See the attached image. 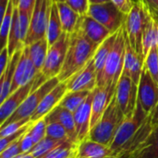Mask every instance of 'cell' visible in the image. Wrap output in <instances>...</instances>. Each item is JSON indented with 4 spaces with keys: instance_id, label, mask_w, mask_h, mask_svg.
I'll return each instance as SVG.
<instances>
[{
    "instance_id": "cell-2",
    "label": "cell",
    "mask_w": 158,
    "mask_h": 158,
    "mask_svg": "<svg viewBox=\"0 0 158 158\" xmlns=\"http://www.w3.org/2000/svg\"><path fill=\"white\" fill-rule=\"evenodd\" d=\"M125 118L114 94L100 120L91 129L89 139L110 147Z\"/></svg>"
},
{
    "instance_id": "cell-42",
    "label": "cell",
    "mask_w": 158,
    "mask_h": 158,
    "mask_svg": "<svg viewBox=\"0 0 158 158\" xmlns=\"http://www.w3.org/2000/svg\"><path fill=\"white\" fill-rule=\"evenodd\" d=\"M10 58L11 57L9 56L7 46L1 49V53H0V76L5 72V70H6V69L9 63Z\"/></svg>"
},
{
    "instance_id": "cell-43",
    "label": "cell",
    "mask_w": 158,
    "mask_h": 158,
    "mask_svg": "<svg viewBox=\"0 0 158 158\" xmlns=\"http://www.w3.org/2000/svg\"><path fill=\"white\" fill-rule=\"evenodd\" d=\"M151 16L158 22V0H143Z\"/></svg>"
},
{
    "instance_id": "cell-49",
    "label": "cell",
    "mask_w": 158,
    "mask_h": 158,
    "mask_svg": "<svg viewBox=\"0 0 158 158\" xmlns=\"http://www.w3.org/2000/svg\"><path fill=\"white\" fill-rule=\"evenodd\" d=\"M132 1H133V2H134V1H136V0H132Z\"/></svg>"
},
{
    "instance_id": "cell-15",
    "label": "cell",
    "mask_w": 158,
    "mask_h": 158,
    "mask_svg": "<svg viewBox=\"0 0 158 158\" xmlns=\"http://www.w3.org/2000/svg\"><path fill=\"white\" fill-rule=\"evenodd\" d=\"M35 78L28 84L19 88L12 94H10L6 99L0 104V122L1 125L20 106L23 101L32 92L34 86Z\"/></svg>"
},
{
    "instance_id": "cell-23",
    "label": "cell",
    "mask_w": 158,
    "mask_h": 158,
    "mask_svg": "<svg viewBox=\"0 0 158 158\" xmlns=\"http://www.w3.org/2000/svg\"><path fill=\"white\" fill-rule=\"evenodd\" d=\"M118 31L111 34L109 37H107L97 48L94 56V67H95V70H96V74H97V81L100 80L102 74H103V71H104V69H105V66H106V60H107V57L114 46V44H115V41H116V38H117V35H118Z\"/></svg>"
},
{
    "instance_id": "cell-44",
    "label": "cell",
    "mask_w": 158,
    "mask_h": 158,
    "mask_svg": "<svg viewBox=\"0 0 158 158\" xmlns=\"http://www.w3.org/2000/svg\"><path fill=\"white\" fill-rule=\"evenodd\" d=\"M36 0H19L18 8L21 11H25L31 16Z\"/></svg>"
},
{
    "instance_id": "cell-31",
    "label": "cell",
    "mask_w": 158,
    "mask_h": 158,
    "mask_svg": "<svg viewBox=\"0 0 158 158\" xmlns=\"http://www.w3.org/2000/svg\"><path fill=\"white\" fill-rule=\"evenodd\" d=\"M77 144L68 141L40 158H73L76 156Z\"/></svg>"
},
{
    "instance_id": "cell-13",
    "label": "cell",
    "mask_w": 158,
    "mask_h": 158,
    "mask_svg": "<svg viewBox=\"0 0 158 158\" xmlns=\"http://www.w3.org/2000/svg\"><path fill=\"white\" fill-rule=\"evenodd\" d=\"M66 83L68 92H93L95 90L97 87V74L94 59H92L82 69L70 77Z\"/></svg>"
},
{
    "instance_id": "cell-18",
    "label": "cell",
    "mask_w": 158,
    "mask_h": 158,
    "mask_svg": "<svg viewBox=\"0 0 158 158\" xmlns=\"http://www.w3.org/2000/svg\"><path fill=\"white\" fill-rule=\"evenodd\" d=\"M78 25L85 36L97 45H100L107 37L113 34L104 25L88 15L81 16Z\"/></svg>"
},
{
    "instance_id": "cell-50",
    "label": "cell",
    "mask_w": 158,
    "mask_h": 158,
    "mask_svg": "<svg viewBox=\"0 0 158 158\" xmlns=\"http://www.w3.org/2000/svg\"><path fill=\"white\" fill-rule=\"evenodd\" d=\"M73 158H75V157H73Z\"/></svg>"
},
{
    "instance_id": "cell-32",
    "label": "cell",
    "mask_w": 158,
    "mask_h": 158,
    "mask_svg": "<svg viewBox=\"0 0 158 158\" xmlns=\"http://www.w3.org/2000/svg\"><path fill=\"white\" fill-rule=\"evenodd\" d=\"M66 142H68V141H66ZM64 143L65 142L56 141V140H53V139H50L48 137H45L41 142L36 143L33 146V148L31 150L30 153L35 158H40L44 156L48 152L52 151L53 149L56 148L57 146L61 145Z\"/></svg>"
},
{
    "instance_id": "cell-22",
    "label": "cell",
    "mask_w": 158,
    "mask_h": 158,
    "mask_svg": "<svg viewBox=\"0 0 158 158\" xmlns=\"http://www.w3.org/2000/svg\"><path fill=\"white\" fill-rule=\"evenodd\" d=\"M22 50L23 49L17 51L11 56V58L9 60V63H8L5 72L0 76V84H1V88H0V104L3 103L6 99V97L10 94L15 71H16L19 60L20 58Z\"/></svg>"
},
{
    "instance_id": "cell-12",
    "label": "cell",
    "mask_w": 158,
    "mask_h": 158,
    "mask_svg": "<svg viewBox=\"0 0 158 158\" xmlns=\"http://www.w3.org/2000/svg\"><path fill=\"white\" fill-rule=\"evenodd\" d=\"M138 102L146 115H149L158 104V83L144 68L138 85Z\"/></svg>"
},
{
    "instance_id": "cell-9",
    "label": "cell",
    "mask_w": 158,
    "mask_h": 158,
    "mask_svg": "<svg viewBox=\"0 0 158 158\" xmlns=\"http://www.w3.org/2000/svg\"><path fill=\"white\" fill-rule=\"evenodd\" d=\"M31 16L25 11L14 7L12 24L8 35L7 49L11 57L17 51L25 47V41L28 35Z\"/></svg>"
},
{
    "instance_id": "cell-6",
    "label": "cell",
    "mask_w": 158,
    "mask_h": 158,
    "mask_svg": "<svg viewBox=\"0 0 158 158\" xmlns=\"http://www.w3.org/2000/svg\"><path fill=\"white\" fill-rule=\"evenodd\" d=\"M148 115L145 114L141 104L137 101L135 112L131 116L125 118L116 134L112 144L110 145V148L114 151L118 157L122 158L121 154L123 149L140 131Z\"/></svg>"
},
{
    "instance_id": "cell-37",
    "label": "cell",
    "mask_w": 158,
    "mask_h": 158,
    "mask_svg": "<svg viewBox=\"0 0 158 158\" xmlns=\"http://www.w3.org/2000/svg\"><path fill=\"white\" fill-rule=\"evenodd\" d=\"M33 122H30L29 124H27L26 126H24L21 130H19V131H17L14 134H11L7 137H3L0 139V152H2L3 150H5L9 144H11L12 143H14L15 141H17L18 139H19L31 126Z\"/></svg>"
},
{
    "instance_id": "cell-8",
    "label": "cell",
    "mask_w": 158,
    "mask_h": 158,
    "mask_svg": "<svg viewBox=\"0 0 158 158\" xmlns=\"http://www.w3.org/2000/svg\"><path fill=\"white\" fill-rule=\"evenodd\" d=\"M54 0H36L31 18V24L25 41V46L45 38L50 11Z\"/></svg>"
},
{
    "instance_id": "cell-38",
    "label": "cell",
    "mask_w": 158,
    "mask_h": 158,
    "mask_svg": "<svg viewBox=\"0 0 158 158\" xmlns=\"http://www.w3.org/2000/svg\"><path fill=\"white\" fill-rule=\"evenodd\" d=\"M22 136L17 141H15L14 143H12L11 144H9L5 150L0 152V158H14L23 154L20 149V141H21Z\"/></svg>"
},
{
    "instance_id": "cell-33",
    "label": "cell",
    "mask_w": 158,
    "mask_h": 158,
    "mask_svg": "<svg viewBox=\"0 0 158 158\" xmlns=\"http://www.w3.org/2000/svg\"><path fill=\"white\" fill-rule=\"evenodd\" d=\"M144 68L148 70L153 80L158 83V45L153 46L144 58Z\"/></svg>"
},
{
    "instance_id": "cell-36",
    "label": "cell",
    "mask_w": 158,
    "mask_h": 158,
    "mask_svg": "<svg viewBox=\"0 0 158 158\" xmlns=\"http://www.w3.org/2000/svg\"><path fill=\"white\" fill-rule=\"evenodd\" d=\"M31 121V118H24V119H20L15 122H12L8 125H6L4 128H1L0 131V138L3 137H7L11 134L16 133L17 131H19V130H21L24 126H26L27 124H29Z\"/></svg>"
},
{
    "instance_id": "cell-14",
    "label": "cell",
    "mask_w": 158,
    "mask_h": 158,
    "mask_svg": "<svg viewBox=\"0 0 158 158\" xmlns=\"http://www.w3.org/2000/svg\"><path fill=\"white\" fill-rule=\"evenodd\" d=\"M38 73L39 72L37 71L32 62V59L31 57L29 47L25 46L22 50L20 58L17 65L10 94H12L19 88L31 82L36 77Z\"/></svg>"
},
{
    "instance_id": "cell-11",
    "label": "cell",
    "mask_w": 158,
    "mask_h": 158,
    "mask_svg": "<svg viewBox=\"0 0 158 158\" xmlns=\"http://www.w3.org/2000/svg\"><path fill=\"white\" fill-rule=\"evenodd\" d=\"M115 96L125 117H130L135 112L138 101V86L130 76L121 74L116 88Z\"/></svg>"
},
{
    "instance_id": "cell-7",
    "label": "cell",
    "mask_w": 158,
    "mask_h": 158,
    "mask_svg": "<svg viewBox=\"0 0 158 158\" xmlns=\"http://www.w3.org/2000/svg\"><path fill=\"white\" fill-rule=\"evenodd\" d=\"M59 82L60 81H59L58 78L56 77V78L47 81L43 85H41L39 88L32 91L28 95V97L23 101V103L20 105V106L0 126V129L6 127V125L10 124L12 122L18 121L20 119L29 118H31L32 117V115L34 114V112L36 111L37 107L39 106L40 103L42 102V100Z\"/></svg>"
},
{
    "instance_id": "cell-17",
    "label": "cell",
    "mask_w": 158,
    "mask_h": 158,
    "mask_svg": "<svg viewBox=\"0 0 158 158\" xmlns=\"http://www.w3.org/2000/svg\"><path fill=\"white\" fill-rule=\"evenodd\" d=\"M67 92H68V88H67L66 81L59 82L42 100L36 111L31 118V121L34 123L38 121L39 119L46 117L53 109H55L59 105V103L61 102V100L63 99Z\"/></svg>"
},
{
    "instance_id": "cell-20",
    "label": "cell",
    "mask_w": 158,
    "mask_h": 158,
    "mask_svg": "<svg viewBox=\"0 0 158 158\" xmlns=\"http://www.w3.org/2000/svg\"><path fill=\"white\" fill-rule=\"evenodd\" d=\"M114 94L115 93L109 87H96L95 90H94L91 129H93L100 120L108 105L110 104Z\"/></svg>"
},
{
    "instance_id": "cell-41",
    "label": "cell",
    "mask_w": 158,
    "mask_h": 158,
    "mask_svg": "<svg viewBox=\"0 0 158 158\" xmlns=\"http://www.w3.org/2000/svg\"><path fill=\"white\" fill-rule=\"evenodd\" d=\"M117 8H118L123 14L128 15L132 8L133 1L132 0H110Z\"/></svg>"
},
{
    "instance_id": "cell-30",
    "label": "cell",
    "mask_w": 158,
    "mask_h": 158,
    "mask_svg": "<svg viewBox=\"0 0 158 158\" xmlns=\"http://www.w3.org/2000/svg\"><path fill=\"white\" fill-rule=\"evenodd\" d=\"M14 5L12 1L9 2L7 9L1 19V28H0V44H1V49L6 47L7 45L8 42V35L12 24V18H13V12H14Z\"/></svg>"
},
{
    "instance_id": "cell-35",
    "label": "cell",
    "mask_w": 158,
    "mask_h": 158,
    "mask_svg": "<svg viewBox=\"0 0 158 158\" xmlns=\"http://www.w3.org/2000/svg\"><path fill=\"white\" fill-rule=\"evenodd\" d=\"M46 127H47V120L45 117L32 123L28 132L31 137L34 144L38 143L39 142H41L43 139L46 137Z\"/></svg>"
},
{
    "instance_id": "cell-26",
    "label": "cell",
    "mask_w": 158,
    "mask_h": 158,
    "mask_svg": "<svg viewBox=\"0 0 158 158\" xmlns=\"http://www.w3.org/2000/svg\"><path fill=\"white\" fill-rule=\"evenodd\" d=\"M129 158H158V126L154 127L146 142Z\"/></svg>"
},
{
    "instance_id": "cell-34",
    "label": "cell",
    "mask_w": 158,
    "mask_h": 158,
    "mask_svg": "<svg viewBox=\"0 0 158 158\" xmlns=\"http://www.w3.org/2000/svg\"><path fill=\"white\" fill-rule=\"evenodd\" d=\"M46 137H48L50 139H53V140L61 141V142L70 141L69 137L68 135V132L65 130V128L60 123L56 122V121L47 122Z\"/></svg>"
},
{
    "instance_id": "cell-5",
    "label": "cell",
    "mask_w": 158,
    "mask_h": 158,
    "mask_svg": "<svg viewBox=\"0 0 158 158\" xmlns=\"http://www.w3.org/2000/svg\"><path fill=\"white\" fill-rule=\"evenodd\" d=\"M152 16L143 2V0H136L130 13L126 16L125 29L131 46L135 52L144 58L143 50V37L145 28L151 19Z\"/></svg>"
},
{
    "instance_id": "cell-3",
    "label": "cell",
    "mask_w": 158,
    "mask_h": 158,
    "mask_svg": "<svg viewBox=\"0 0 158 158\" xmlns=\"http://www.w3.org/2000/svg\"><path fill=\"white\" fill-rule=\"evenodd\" d=\"M125 26L118 30L114 46L107 57L103 74L97 81V87H109L114 93L120 79L125 58Z\"/></svg>"
},
{
    "instance_id": "cell-4",
    "label": "cell",
    "mask_w": 158,
    "mask_h": 158,
    "mask_svg": "<svg viewBox=\"0 0 158 158\" xmlns=\"http://www.w3.org/2000/svg\"><path fill=\"white\" fill-rule=\"evenodd\" d=\"M69 38L70 34L63 32L59 39L54 44L49 46L43 69L35 77L33 91L39 88L47 81L56 78L59 75L65 62L69 44Z\"/></svg>"
},
{
    "instance_id": "cell-16",
    "label": "cell",
    "mask_w": 158,
    "mask_h": 158,
    "mask_svg": "<svg viewBox=\"0 0 158 158\" xmlns=\"http://www.w3.org/2000/svg\"><path fill=\"white\" fill-rule=\"evenodd\" d=\"M94 97V91L91 92L83 102V104L73 113L78 143L88 139L91 131V119H92V103Z\"/></svg>"
},
{
    "instance_id": "cell-47",
    "label": "cell",
    "mask_w": 158,
    "mask_h": 158,
    "mask_svg": "<svg viewBox=\"0 0 158 158\" xmlns=\"http://www.w3.org/2000/svg\"><path fill=\"white\" fill-rule=\"evenodd\" d=\"M11 1H12V3H13V5H14L15 7H18V6H19V0H11Z\"/></svg>"
},
{
    "instance_id": "cell-25",
    "label": "cell",
    "mask_w": 158,
    "mask_h": 158,
    "mask_svg": "<svg viewBox=\"0 0 158 158\" xmlns=\"http://www.w3.org/2000/svg\"><path fill=\"white\" fill-rule=\"evenodd\" d=\"M63 28L59 17V12L57 8V5L56 2H53L51 11H50V17H49V21L47 25V31H46V35L45 38L48 42L49 46L54 44L61 36L63 33Z\"/></svg>"
},
{
    "instance_id": "cell-40",
    "label": "cell",
    "mask_w": 158,
    "mask_h": 158,
    "mask_svg": "<svg viewBox=\"0 0 158 158\" xmlns=\"http://www.w3.org/2000/svg\"><path fill=\"white\" fill-rule=\"evenodd\" d=\"M32 125V124H31ZM29 131V130H28ZM28 131L25 132V134L22 136L21 138V141H20V149H21V152L23 154H27V153H30L31 150L33 148V146L35 145L31 137L30 136Z\"/></svg>"
},
{
    "instance_id": "cell-10",
    "label": "cell",
    "mask_w": 158,
    "mask_h": 158,
    "mask_svg": "<svg viewBox=\"0 0 158 158\" xmlns=\"http://www.w3.org/2000/svg\"><path fill=\"white\" fill-rule=\"evenodd\" d=\"M87 15L100 22L112 33L117 32L123 26L127 16L117 8L111 1L104 4L90 5Z\"/></svg>"
},
{
    "instance_id": "cell-1",
    "label": "cell",
    "mask_w": 158,
    "mask_h": 158,
    "mask_svg": "<svg viewBox=\"0 0 158 158\" xmlns=\"http://www.w3.org/2000/svg\"><path fill=\"white\" fill-rule=\"evenodd\" d=\"M98 46L85 36L78 25L76 30L70 34L65 62L57 76L59 81H67L70 77L82 69L93 59Z\"/></svg>"
},
{
    "instance_id": "cell-39",
    "label": "cell",
    "mask_w": 158,
    "mask_h": 158,
    "mask_svg": "<svg viewBox=\"0 0 158 158\" xmlns=\"http://www.w3.org/2000/svg\"><path fill=\"white\" fill-rule=\"evenodd\" d=\"M65 2L79 15H87L90 6L89 0H65Z\"/></svg>"
},
{
    "instance_id": "cell-24",
    "label": "cell",
    "mask_w": 158,
    "mask_h": 158,
    "mask_svg": "<svg viewBox=\"0 0 158 158\" xmlns=\"http://www.w3.org/2000/svg\"><path fill=\"white\" fill-rule=\"evenodd\" d=\"M56 5L59 12L63 31L71 34L76 30L81 16L79 15L75 10H73L66 2H57Z\"/></svg>"
},
{
    "instance_id": "cell-48",
    "label": "cell",
    "mask_w": 158,
    "mask_h": 158,
    "mask_svg": "<svg viewBox=\"0 0 158 158\" xmlns=\"http://www.w3.org/2000/svg\"><path fill=\"white\" fill-rule=\"evenodd\" d=\"M54 2H65V0H54Z\"/></svg>"
},
{
    "instance_id": "cell-19",
    "label": "cell",
    "mask_w": 158,
    "mask_h": 158,
    "mask_svg": "<svg viewBox=\"0 0 158 158\" xmlns=\"http://www.w3.org/2000/svg\"><path fill=\"white\" fill-rule=\"evenodd\" d=\"M75 158H119L114 151L105 144L92 141L89 138L77 144Z\"/></svg>"
},
{
    "instance_id": "cell-28",
    "label": "cell",
    "mask_w": 158,
    "mask_h": 158,
    "mask_svg": "<svg viewBox=\"0 0 158 158\" xmlns=\"http://www.w3.org/2000/svg\"><path fill=\"white\" fill-rule=\"evenodd\" d=\"M91 92H67L58 106L74 113L86 100Z\"/></svg>"
},
{
    "instance_id": "cell-27",
    "label": "cell",
    "mask_w": 158,
    "mask_h": 158,
    "mask_svg": "<svg viewBox=\"0 0 158 158\" xmlns=\"http://www.w3.org/2000/svg\"><path fill=\"white\" fill-rule=\"evenodd\" d=\"M28 47L30 50V55L32 59V62L37 71L40 72L43 69V66L44 64L48 53V49H49L48 42L46 38H43L31 44V45H28Z\"/></svg>"
},
{
    "instance_id": "cell-46",
    "label": "cell",
    "mask_w": 158,
    "mask_h": 158,
    "mask_svg": "<svg viewBox=\"0 0 158 158\" xmlns=\"http://www.w3.org/2000/svg\"><path fill=\"white\" fill-rule=\"evenodd\" d=\"M19 158H35L31 153H27V154H21Z\"/></svg>"
},
{
    "instance_id": "cell-29",
    "label": "cell",
    "mask_w": 158,
    "mask_h": 158,
    "mask_svg": "<svg viewBox=\"0 0 158 158\" xmlns=\"http://www.w3.org/2000/svg\"><path fill=\"white\" fill-rule=\"evenodd\" d=\"M155 45H158V22L152 17L145 28L143 37V50L144 58L149 50Z\"/></svg>"
},
{
    "instance_id": "cell-45",
    "label": "cell",
    "mask_w": 158,
    "mask_h": 158,
    "mask_svg": "<svg viewBox=\"0 0 158 158\" xmlns=\"http://www.w3.org/2000/svg\"><path fill=\"white\" fill-rule=\"evenodd\" d=\"M110 2V0H89L90 5H98V4H104Z\"/></svg>"
},
{
    "instance_id": "cell-21",
    "label": "cell",
    "mask_w": 158,
    "mask_h": 158,
    "mask_svg": "<svg viewBox=\"0 0 158 158\" xmlns=\"http://www.w3.org/2000/svg\"><path fill=\"white\" fill-rule=\"evenodd\" d=\"M45 118H46L47 122L56 121V122L60 123L67 131L69 140L72 143L78 144L75 119H74V115L72 112L69 111L68 109H66L60 106H57Z\"/></svg>"
}]
</instances>
